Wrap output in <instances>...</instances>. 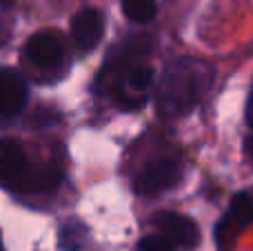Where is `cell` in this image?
Listing matches in <instances>:
<instances>
[{"instance_id": "9c48e42d", "label": "cell", "mask_w": 253, "mask_h": 251, "mask_svg": "<svg viewBox=\"0 0 253 251\" xmlns=\"http://www.w3.org/2000/svg\"><path fill=\"white\" fill-rule=\"evenodd\" d=\"M118 71H123V91L126 98L133 96H144L147 89L151 87L153 80V69L144 62H129L118 58Z\"/></svg>"}, {"instance_id": "3957f363", "label": "cell", "mask_w": 253, "mask_h": 251, "mask_svg": "<svg viewBox=\"0 0 253 251\" xmlns=\"http://www.w3.org/2000/svg\"><path fill=\"white\" fill-rule=\"evenodd\" d=\"M180 178H182V163L173 156H162V158L149 160L140 169L135 176L133 189L140 196H156L175 187Z\"/></svg>"}, {"instance_id": "8992f818", "label": "cell", "mask_w": 253, "mask_h": 251, "mask_svg": "<svg viewBox=\"0 0 253 251\" xmlns=\"http://www.w3.org/2000/svg\"><path fill=\"white\" fill-rule=\"evenodd\" d=\"M153 225L162 231V238L171 245H178L182 249H196L200 243V229L189 216L175 211H158L153 218Z\"/></svg>"}, {"instance_id": "7c38bea8", "label": "cell", "mask_w": 253, "mask_h": 251, "mask_svg": "<svg viewBox=\"0 0 253 251\" xmlns=\"http://www.w3.org/2000/svg\"><path fill=\"white\" fill-rule=\"evenodd\" d=\"M138 251H175V249H173V245L167 238H162V236H147V238L140 240Z\"/></svg>"}, {"instance_id": "30bf717a", "label": "cell", "mask_w": 253, "mask_h": 251, "mask_svg": "<svg viewBox=\"0 0 253 251\" xmlns=\"http://www.w3.org/2000/svg\"><path fill=\"white\" fill-rule=\"evenodd\" d=\"M89 243V229L83 220L78 218H69L60 225V236H58V245L62 251H83Z\"/></svg>"}, {"instance_id": "2e32d148", "label": "cell", "mask_w": 253, "mask_h": 251, "mask_svg": "<svg viewBox=\"0 0 253 251\" xmlns=\"http://www.w3.org/2000/svg\"><path fill=\"white\" fill-rule=\"evenodd\" d=\"M0 251H4V249H2V238H0Z\"/></svg>"}, {"instance_id": "5bb4252c", "label": "cell", "mask_w": 253, "mask_h": 251, "mask_svg": "<svg viewBox=\"0 0 253 251\" xmlns=\"http://www.w3.org/2000/svg\"><path fill=\"white\" fill-rule=\"evenodd\" d=\"M247 151H249V156H253V133L247 138Z\"/></svg>"}, {"instance_id": "4fadbf2b", "label": "cell", "mask_w": 253, "mask_h": 251, "mask_svg": "<svg viewBox=\"0 0 253 251\" xmlns=\"http://www.w3.org/2000/svg\"><path fill=\"white\" fill-rule=\"evenodd\" d=\"M247 125H249V129H251V133H253V89H251L249 102H247Z\"/></svg>"}, {"instance_id": "52a82bcc", "label": "cell", "mask_w": 253, "mask_h": 251, "mask_svg": "<svg viewBox=\"0 0 253 251\" xmlns=\"http://www.w3.org/2000/svg\"><path fill=\"white\" fill-rule=\"evenodd\" d=\"M27 83L20 74L0 67V120H9L27 105Z\"/></svg>"}, {"instance_id": "5b68a950", "label": "cell", "mask_w": 253, "mask_h": 251, "mask_svg": "<svg viewBox=\"0 0 253 251\" xmlns=\"http://www.w3.org/2000/svg\"><path fill=\"white\" fill-rule=\"evenodd\" d=\"M65 42L56 31H38L25 44V56L40 69H58L65 60Z\"/></svg>"}, {"instance_id": "6da1fadb", "label": "cell", "mask_w": 253, "mask_h": 251, "mask_svg": "<svg viewBox=\"0 0 253 251\" xmlns=\"http://www.w3.org/2000/svg\"><path fill=\"white\" fill-rule=\"evenodd\" d=\"M209 67L193 58H175L162 71L156 107L162 118H180L200 102L207 91Z\"/></svg>"}, {"instance_id": "7a4b0ae2", "label": "cell", "mask_w": 253, "mask_h": 251, "mask_svg": "<svg viewBox=\"0 0 253 251\" xmlns=\"http://www.w3.org/2000/svg\"><path fill=\"white\" fill-rule=\"evenodd\" d=\"M60 171L51 165H31L16 140L0 138V185L4 189L34 194L58 187Z\"/></svg>"}, {"instance_id": "8fae6325", "label": "cell", "mask_w": 253, "mask_h": 251, "mask_svg": "<svg viewBox=\"0 0 253 251\" xmlns=\"http://www.w3.org/2000/svg\"><path fill=\"white\" fill-rule=\"evenodd\" d=\"M123 11L133 22H149L156 18L158 2L156 0H123Z\"/></svg>"}, {"instance_id": "277c9868", "label": "cell", "mask_w": 253, "mask_h": 251, "mask_svg": "<svg viewBox=\"0 0 253 251\" xmlns=\"http://www.w3.org/2000/svg\"><path fill=\"white\" fill-rule=\"evenodd\" d=\"M253 222V200L247 194H236L229 205L227 213L215 225V245L218 249L229 251L236 245L238 236Z\"/></svg>"}, {"instance_id": "ba28073f", "label": "cell", "mask_w": 253, "mask_h": 251, "mask_svg": "<svg viewBox=\"0 0 253 251\" xmlns=\"http://www.w3.org/2000/svg\"><path fill=\"white\" fill-rule=\"evenodd\" d=\"M105 34V16L100 9L87 7L78 11L71 20V36L80 51H91Z\"/></svg>"}, {"instance_id": "9a60e30c", "label": "cell", "mask_w": 253, "mask_h": 251, "mask_svg": "<svg viewBox=\"0 0 253 251\" xmlns=\"http://www.w3.org/2000/svg\"><path fill=\"white\" fill-rule=\"evenodd\" d=\"M0 2H2V4H11L13 0H0Z\"/></svg>"}]
</instances>
